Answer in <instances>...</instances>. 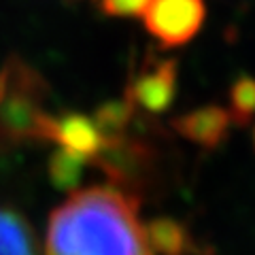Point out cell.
Masks as SVG:
<instances>
[{
	"label": "cell",
	"instance_id": "cell-1",
	"mask_svg": "<svg viewBox=\"0 0 255 255\" xmlns=\"http://www.w3.org/2000/svg\"><path fill=\"white\" fill-rule=\"evenodd\" d=\"M45 255H155L136 196L115 185L73 191L49 215Z\"/></svg>",
	"mask_w": 255,
	"mask_h": 255
},
{
	"label": "cell",
	"instance_id": "cell-8",
	"mask_svg": "<svg viewBox=\"0 0 255 255\" xmlns=\"http://www.w3.org/2000/svg\"><path fill=\"white\" fill-rule=\"evenodd\" d=\"M147 238L151 251L159 255H189L191 238L187 228L174 219H155L147 226Z\"/></svg>",
	"mask_w": 255,
	"mask_h": 255
},
{
	"label": "cell",
	"instance_id": "cell-7",
	"mask_svg": "<svg viewBox=\"0 0 255 255\" xmlns=\"http://www.w3.org/2000/svg\"><path fill=\"white\" fill-rule=\"evenodd\" d=\"M0 255H41L34 230L13 209H0Z\"/></svg>",
	"mask_w": 255,
	"mask_h": 255
},
{
	"label": "cell",
	"instance_id": "cell-3",
	"mask_svg": "<svg viewBox=\"0 0 255 255\" xmlns=\"http://www.w3.org/2000/svg\"><path fill=\"white\" fill-rule=\"evenodd\" d=\"M145 28L162 47H181L194 41L206 19L204 0H149Z\"/></svg>",
	"mask_w": 255,
	"mask_h": 255
},
{
	"label": "cell",
	"instance_id": "cell-9",
	"mask_svg": "<svg viewBox=\"0 0 255 255\" xmlns=\"http://www.w3.org/2000/svg\"><path fill=\"white\" fill-rule=\"evenodd\" d=\"M232 122L238 126H249L255 119V79L249 75L238 77L230 90V109Z\"/></svg>",
	"mask_w": 255,
	"mask_h": 255
},
{
	"label": "cell",
	"instance_id": "cell-6",
	"mask_svg": "<svg viewBox=\"0 0 255 255\" xmlns=\"http://www.w3.org/2000/svg\"><path fill=\"white\" fill-rule=\"evenodd\" d=\"M232 124L234 122L230 117L228 109L209 105L177 117L172 122V128L194 145H200L204 149H217L226 142Z\"/></svg>",
	"mask_w": 255,
	"mask_h": 255
},
{
	"label": "cell",
	"instance_id": "cell-4",
	"mask_svg": "<svg viewBox=\"0 0 255 255\" xmlns=\"http://www.w3.org/2000/svg\"><path fill=\"white\" fill-rule=\"evenodd\" d=\"M177 94V62L147 55L128 83L126 100L145 113H164Z\"/></svg>",
	"mask_w": 255,
	"mask_h": 255
},
{
	"label": "cell",
	"instance_id": "cell-2",
	"mask_svg": "<svg viewBox=\"0 0 255 255\" xmlns=\"http://www.w3.org/2000/svg\"><path fill=\"white\" fill-rule=\"evenodd\" d=\"M49 94L41 73L17 55L0 66V153L51 142L55 113L47 109Z\"/></svg>",
	"mask_w": 255,
	"mask_h": 255
},
{
	"label": "cell",
	"instance_id": "cell-5",
	"mask_svg": "<svg viewBox=\"0 0 255 255\" xmlns=\"http://www.w3.org/2000/svg\"><path fill=\"white\" fill-rule=\"evenodd\" d=\"M51 142L64 153L83 159L85 164H92L107 145L94 117H85L81 113L55 115Z\"/></svg>",
	"mask_w": 255,
	"mask_h": 255
},
{
	"label": "cell",
	"instance_id": "cell-10",
	"mask_svg": "<svg viewBox=\"0 0 255 255\" xmlns=\"http://www.w3.org/2000/svg\"><path fill=\"white\" fill-rule=\"evenodd\" d=\"M149 4V0H98V9L107 15V17H142Z\"/></svg>",
	"mask_w": 255,
	"mask_h": 255
},
{
	"label": "cell",
	"instance_id": "cell-11",
	"mask_svg": "<svg viewBox=\"0 0 255 255\" xmlns=\"http://www.w3.org/2000/svg\"><path fill=\"white\" fill-rule=\"evenodd\" d=\"M253 149H255V124H253Z\"/></svg>",
	"mask_w": 255,
	"mask_h": 255
}]
</instances>
